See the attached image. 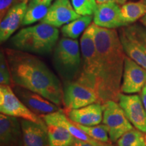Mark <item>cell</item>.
I'll return each mask as SVG.
<instances>
[{
	"label": "cell",
	"mask_w": 146,
	"mask_h": 146,
	"mask_svg": "<svg viewBox=\"0 0 146 146\" xmlns=\"http://www.w3.org/2000/svg\"><path fill=\"white\" fill-rule=\"evenodd\" d=\"M14 85L37 93L58 106L63 105V85L44 62L16 49L3 50Z\"/></svg>",
	"instance_id": "6da1fadb"
},
{
	"label": "cell",
	"mask_w": 146,
	"mask_h": 146,
	"mask_svg": "<svg viewBox=\"0 0 146 146\" xmlns=\"http://www.w3.org/2000/svg\"><path fill=\"white\" fill-rule=\"evenodd\" d=\"M94 40L100 66V102L102 104L109 100L118 102L126 57L119 34L115 29L96 25Z\"/></svg>",
	"instance_id": "7a4b0ae2"
},
{
	"label": "cell",
	"mask_w": 146,
	"mask_h": 146,
	"mask_svg": "<svg viewBox=\"0 0 146 146\" xmlns=\"http://www.w3.org/2000/svg\"><path fill=\"white\" fill-rule=\"evenodd\" d=\"M59 30L52 25L40 23L22 29L11 38L14 49L39 55L52 53L57 44Z\"/></svg>",
	"instance_id": "3957f363"
},
{
	"label": "cell",
	"mask_w": 146,
	"mask_h": 146,
	"mask_svg": "<svg viewBox=\"0 0 146 146\" xmlns=\"http://www.w3.org/2000/svg\"><path fill=\"white\" fill-rule=\"evenodd\" d=\"M95 23H91L80 39L82 66L79 75L74 81L92 89L99 96L101 86L100 66L95 44Z\"/></svg>",
	"instance_id": "277c9868"
},
{
	"label": "cell",
	"mask_w": 146,
	"mask_h": 146,
	"mask_svg": "<svg viewBox=\"0 0 146 146\" xmlns=\"http://www.w3.org/2000/svg\"><path fill=\"white\" fill-rule=\"evenodd\" d=\"M53 64L64 83L76 81L81 70L80 44L76 39L63 37L53 51Z\"/></svg>",
	"instance_id": "5b68a950"
},
{
	"label": "cell",
	"mask_w": 146,
	"mask_h": 146,
	"mask_svg": "<svg viewBox=\"0 0 146 146\" xmlns=\"http://www.w3.org/2000/svg\"><path fill=\"white\" fill-rule=\"evenodd\" d=\"M0 112L7 116L47 126L41 116L32 112L24 104L14 93L12 87L9 85H1L0 86Z\"/></svg>",
	"instance_id": "8992f818"
},
{
	"label": "cell",
	"mask_w": 146,
	"mask_h": 146,
	"mask_svg": "<svg viewBox=\"0 0 146 146\" xmlns=\"http://www.w3.org/2000/svg\"><path fill=\"white\" fill-rule=\"evenodd\" d=\"M102 123L106 126L110 141L115 143L127 131L133 129L118 102L109 100L103 104Z\"/></svg>",
	"instance_id": "52a82bcc"
},
{
	"label": "cell",
	"mask_w": 146,
	"mask_h": 146,
	"mask_svg": "<svg viewBox=\"0 0 146 146\" xmlns=\"http://www.w3.org/2000/svg\"><path fill=\"white\" fill-rule=\"evenodd\" d=\"M63 92V105L65 112L100 102L96 91L76 81L64 83Z\"/></svg>",
	"instance_id": "ba28073f"
},
{
	"label": "cell",
	"mask_w": 146,
	"mask_h": 146,
	"mask_svg": "<svg viewBox=\"0 0 146 146\" xmlns=\"http://www.w3.org/2000/svg\"><path fill=\"white\" fill-rule=\"evenodd\" d=\"M118 102L133 126L146 134V111L141 97L120 93Z\"/></svg>",
	"instance_id": "9c48e42d"
},
{
	"label": "cell",
	"mask_w": 146,
	"mask_h": 146,
	"mask_svg": "<svg viewBox=\"0 0 146 146\" xmlns=\"http://www.w3.org/2000/svg\"><path fill=\"white\" fill-rule=\"evenodd\" d=\"M145 84L146 69L126 56L121 83V93L125 94L140 93Z\"/></svg>",
	"instance_id": "30bf717a"
},
{
	"label": "cell",
	"mask_w": 146,
	"mask_h": 146,
	"mask_svg": "<svg viewBox=\"0 0 146 146\" xmlns=\"http://www.w3.org/2000/svg\"><path fill=\"white\" fill-rule=\"evenodd\" d=\"M12 87L24 104L41 117L43 115L56 112L60 109L58 105L37 93L16 85H13Z\"/></svg>",
	"instance_id": "8fae6325"
},
{
	"label": "cell",
	"mask_w": 146,
	"mask_h": 146,
	"mask_svg": "<svg viewBox=\"0 0 146 146\" xmlns=\"http://www.w3.org/2000/svg\"><path fill=\"white\" fill-rule=\"evenodd\" d=\"M81 16L74 10L70 0H56L41 23L59 28Z\"/></svg>",
	"instance_id": "7c38bea8"
},
{
	"label": "cell",
	"mask_w": 146,
	"mask_h": 146,
	"mask_svg": "<svg viewBox=\"0 0 146 146\" xmlns=\"http://www.w3.org/2000/svg\"><path fill=\"white\" fill-rule=\"evenodd\" d=\"M94 23L97 26L110 29L127 26L122 18L120 6L114 2L98 4L94 14Z\"/></svg>",
	"instance_id": "4fadbf2b"
},
{
	"label": "cell",
	"mask_w": 146,
	"mask_h": 146,
	"mask_svg": "<svg viewBox=\"0 0 146 146\" xmlns=\"http://www.w3.org/2000/svg\"><path fill=\"white\" fill-rule=\"evenodd\" d=\"M0 146H24L19 118L0 114Z\"/></svg>",
	"instance_id": "5bb4252c"
},
{
	"label": "cell",
	"mask_w": 146,
	"mask_h": 146,
	"mask_svg": "<svg viewBox=\"0 0 146 146\" xmlns=\"http://www.w3.org/2000/svg\"><path fill=\"white\" fill-rule=\"evenodd\" d=\"M28 0L22 1L14 5L4 17L1 20L0 23V41H6L21 25L25 18L27 9Z\"/></svg>",
	"instance_id": "9a60e30c"
},
{
	"label": "cell",
	"mask_w": 146,
	"mask_h": 146,
	"mask_svg": "<svg viewBox=\"0 0 146 146\" xmlns=\"http://www.w3.org/2000/svg\"><path fill=\"white\" fill-rule=\"evenodd\" d=\"M66 115L64 111L60 109L56 112L41 116V118L46 124H54L65 127L74 138L89 142L95 146H104L105 143L96 141L87 135Z\"/></svg>",
	"instance_id": "2e32d148"
},
{
	"label": "cell",
	"mask_w": 146,
	"mask_h": 146,
	"mask_svg": "<svg viewBox=\"0 0 146 146\" xmlns=\"http://www.w3.org/2000/svg\"><path fill=\"white\" fill-rule=\"evenodd\" d=\"M103 112V104L96 102L81 108L71 110L66 112V114L74 123L85 126H94L102 122Z\"/></svg>",
	"instance_id": "e0dca14e"
},
{
	"label": "cell",
	"mask_w": 146,
	"mask_h": 146,
	"mask_svg": "<svg viewBox=\"0 0 146 146\" xmlns=\"http://www.w3.org/2000/svg\"><path fill=\"white\" fill-rule=\"evenodd\" d=\"M21 120L24 146H50L47 126L23 119Z\"/></svg>",
	"instance_id": "ac0fdd59"
},
{
	"label": "cell",
	"mask_w": 146,
	"mask_h": 146,
	"mask_svg": "<svg viewBox=\"0 0 146 146\" xmlns=\"http://www.w3.org/2000/svg\"><path fill=\"white\" fill-rule=\"evenodd\" d=\"M119 36L125 54L139 65L146 69V54L125 33L123 27L119 31Z\"/></svg>",
	"instance_id": "d6986e66"
},
{
	"label": "cell",
	"mask_w": 146,
	"mask_h": 146,
	"mask_svg": "<svg viewBox=\"0 0 146 146\" xmlns=\"http://www.w3.org/2000/svg\"><path fill=\"white\" fill-rule=\"evenodd\" d=\"M50 146H68L74 137L65 127L54 124H46Z\"/></svg>",
	"instance_id": "ffe728a7"
},
{
	"label": "cell",
	"mask_w": 146,
	"mask_h": 146,
	"mask_svg": "<svg viewBox=\"0 0 146 146\" xmlns=\"http://www.w3.org/2000/svg\"><path fill=\"white\" fill-rule=\"evenodd\" d=\"M92 16H81L77 19L64 25L61 29L64 37L76 39L91 24Z\"/></svg>",
	"instance_id": "44dd1931"
},
{
	"label": "cell",
	"mask_w": 146,
	"mask_h": 146,
	"mask_svg": "<svg viewBox=\"0 0 146 146\" xmlns=\"http://www.w3.org/2000/svg\"><path fill=\"white\" fill-rule=\"evenodd\" d=\"M120 11L123 21L129 25L146 15V3L143 1L125 3Z\"/></svg>",
	"instance_id": "7402d4cb"
},
{
	"label": "cell",
	"mask_w": 146,
	"mask_h": 146,
	"mask_svg": "<svg viewBox=\"0 0 146 146\" xmlns=\"http://www.w3.org/2000/svg\"><path fill=\"white\" fill-rule=\"evenodd\" d=\"M50 7L48 5L39 4L31 1L27 7L22 25L27 26L36 22L41 21L46 16Z\"/></svg>",
	"instance_id": "603a6c76"
},
{
	"label": "cell",
	"mask_w": 146,
	"mask_h": 146,
	"mask_svg": "<svg viewBox=\"0 0 146 146\" xmlns=\"http://www.w3.org/2000/svg\"><path fill=\"white\" fill-rule=\"evenodd\" d=\"M116 143L118 146H146V135L133 128L120 137Z\"/></svg>",
	"instance_id": "cb8c5ba5"
},
{
	"label": "cell",
	"mask_w": 146,
	"mask_h": 146,
	"mask_svg": "<svg viewBox=\"0 0 146 146\" xmlns=\"http://www.w3.org/2000/svg\"><path fill=\"white\" fill-rule=\"evenodd\" d=\"M127 35L146 54V28L138 24L123 27Z\"/></svg>",
	"instance_id": "d4e9b609"
},
{
	"label": "cell",
	"mask_w": 146,
	"mask_h": 146,
	"mask_svg": "<svg viewBox=\"0 0 146 146\" xmlns=\"http://www.w3.org/2000/svg\"><path fill=\"white\" fill-rule=\"evenodd\" d=\"M75 124L84 133H86L87 135L96 141L105 143H111L110 141L108 131L106 126L103 123L94 126H85L77 123Z\"/></svg>",
	"instance_id": "484cf974"
},
{
	"label": "cell",
	"mask_w": 146,
	"mask_h": 146,
	"mask_svg": "<svg viewBox=\"0 0 146 146\" xmlns=\"http://www.w3.org/2000/svg\"><path fill=\"white\" fill-rule=\"evenodd\" d=\"M71 3L80 16H92L98 7L96 0H71Z\"/></svg>",
	"instance_id": "4316f807"
},
{
	"label": "cell",
	"mask_w": 146,
	"mask_h": 146,
	"mask_svg": "<svg viewBox=\"0 0 146 146\" xmlns=\"http://www.w3.org/2000/svg\"><path fill=\"white\" fill-rule=\"evenodd\" d=\"M0 84L11 87L14 85L8 60L3 50H1L0 53Z\"/></svg>",
	"instance_id": "83f0119b"
},
{
	"label": "cell",
	"mask_w": 146,
	"mask_h": 146,
	"mask_svg": "<svg viewBox=\"0 0 146 146\" xmlns=\"http://www.w3.org/2000/svg\"><path fill=\"white\" fill-rule=\"evenodd\" d=\"M21 3L19 0H0V16L1 20L6 15L14 5Z\"/></svg>",
	"instance_id": "f1b7e54d"
},
{
	"label": "cell",
	"mask_w": 146,
	"mask_h": 146,
	"mask_svg": "<svg viewBox=\"0 0 146 146\" xmlns=\"http://www.w3.org/2000/svg\"><path fill=\"white\" fill-rule=\"evenodd\" d=\"M68 146H95L89 142L82 141V140L74 138L72 143Z\"/></svg>",
	"instance_id": "f546056e"
},
{
	"label": "cell",
	"mask_w": 146,
	"mask_h": 146,
	"mask_svg": "<svg viewBox=\"0 0 146 146\" xmlns=\"http://www.w3.org/2000/svg\"><path fill=\"white\" fill-rule=\"evenodd\" d=\"M96 1L98 4L108 2H114L117 3L118 5H123L126 3L127 0H96Z\"/></svg>",
	"instance_id": "4dcf8cb0"
},
{
	"label": "cell",
	"mask_w": 146,
	"mask_h": 146,
	"mask_svg": "<svg viewBox=\"0 0 146 146\" xmlns=\"http://www.w3.org/2000/svg\"><path fill=\"white\" fill-rule=\"evenodd\" d=\"M140 97H141L142 103H143V106L145 108L146 111V84L145 86L143 87V88L142 89L141 92H140Z\"/></svg>",
	"instance_id": "1f68e13d"
},
{
	"label": "cell",
	"mask_w": 146,
	"mask_h": 146,
	"mask_svg": "<svg viewBox=\"0 0 146 146\" xmlns=\"http://www.w3.org/2000/svg\"><path fill=\"white\" fill-rule=\"evenodd\" d=\"M32 1H33L35 3H39V4H43L50 6L52 5V2L53 0H31Z\"/></svg>",
	"instance_id": "d6a6232c"
},
{
	"label": "cell",
	"mask_w": 146,
	"mask_h": 146,
	"mask_svg": "<svg viewBox=\"0 0 146 146\" xmlns=\"http://www.w3.org/2000/svg\"><path fill=\"white\" fill-rule=\"evenodd\" d=\"M141 23L144 25V26L146 27V15L145 16H143V17L141 18Z\"/></svg>",
	"instance_id": "836d02e7"
},
{
	"label": "cell",
	"mask_w": 146,
	"mask_h": 146,
	"mask_svg": "<svg viewBox=\"0 0 146 146\" xmlns=\"http://www.w3.org/2000/svg\"><path fill=\"white\" fill-rule=\"evenodd\" d=\"M104 146H116V145H112V144L111 143H106L104 144Z\"/></svg>",
	"instance_id": "e575fe53"
},
{
	"label": "cell",
	"mask_w": 146,
	"mask_h": 146,
	"mask_svg": "<svg viewBox=\"0 0 146 146\" xmlns=\"http://www.w3.org/2000/svg\"><path fill=\"white\" fill-rule=\"evenodd\" d=\"M20 1H21V2H22V1H26V0H19Z\"/></svg>",
	"instance_id": "d590c367"
}]
</instances>
